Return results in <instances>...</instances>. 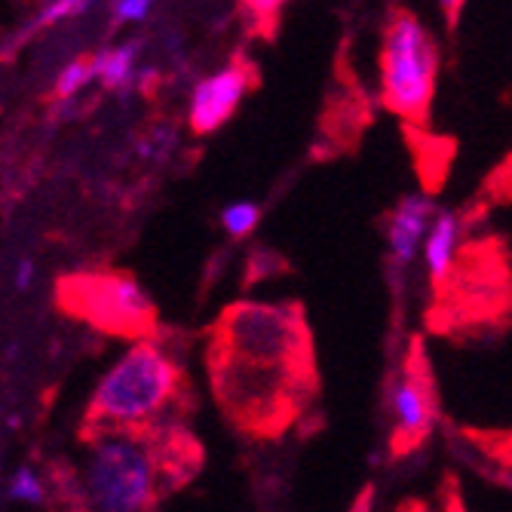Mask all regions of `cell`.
I'll return each mask as SVG.
<instances>
[{"mask_svg":"<svg viewBox=\"0 0 512 512\" xmlns=\"http://www.w3.org/2000/svg\"><path fill=\"white\" fill-rule=\"evenodd\" d=\"M212 396L246 439H283L319 396L316 341L298 301H234L206 341Z\"/></svg>","mask_w":512,"mask_h":512,"instance_id":"6da1fadb","label":"cell"},{"mask_svg":"<svg viewBox=\"0 0 512 512\" xmlns=\"http://www.w3.org/2000/svg\"><path fill=\"white\" fill-rule=\"evenodd\" d=\"M191 408V381L166 344L138 341L96 387L83 417V442L111 436H148L169 424H184Z\"/></svg>","mask_w":512,"mask_h":512,"instance_id":"7a4b0ae2","label":"cell"},{"mask_svg":"<svg viewBox=\"0 0 512 512\" xmlns=\"http://www.w3.org/2000/svg\"><path fill=\"white\" fill-rule=\"evenodd\" d=\"M512 322V258L500 237L463 243L448 273L433 283L427 329L460 341L497 335Z\"/></svg>","mask_w":512,"mask_h":512,"instance_id":"3957f363","label":"cell"},{"mask_svg":"<svg viewBox=\"0 0 512 512\" xmlns=\"http://www.w3.org/2000/svg\"><path fill=\"white\" fill-rule=\"evenodd\" d=\"M56 304L65 316L120 341H154L157 307L123 270H74L56 279Z\"/></svg>","mask_w":512,"mask_h":512,"instance_id":"277c9868","label":"cell"},{"mask_svg":"<svg viewBox=\"0 0 512 512\" xmlns=\"http://www.w3.org/2000/svg\"><path fill=\"white\" fill-rule=\"evenodd\" d=\"M80 482L89 512H154L172 494L148 436L92 442Z\"/></svg>","mask_w":512,"mask_h":512,"instance_id":"5b68a950","label":"cell"},{"mask_svg":"<svg viewBox=\"0 0 512 512\" xmlns=\"http://www.w3.org/2000/svg\"><path fill=\"white\" fill-rule=\"evenodd\" d=\"M439 74V50L427 25L408 10H396L381 46V102L408 126L430 120Z\"/></svg>","mask_w":512,"mask_h":512,"instance_id":"8992f818","label":"cell"},{"mask_svg":"<svg viewBox=\"0 0 512 512\" xmlns=\"http://www.w3.org/2000/svg\"><path fill=\"white\" fill-rule=\"evenodd\" d=\"M393 414H396V421L390 430V451L396 460H402L427 445L436 427V417H439L433 362H430L424 338H411L408 344V353L402 362V378L393 396Z\"/></svg>","mask_w":512,"mask_h":512,"instance_id":"52a82bcc","label":"cell"},{"mask_svg":"<svg viewBox=\"0 0 512 512\" xmlns=\"http://www.w3.org/2000/svg\"><path fill=\"white\" fill-rule=\"evenodd\" d=\"M249 86H252V68L243 59L230 62L224 71L197 83L194 99H191V114H188L191 129L197 135H209L218 126H224L240 108Z\"/></svg>","mask_w":512,"mask_h":512,"instance_id":"ba28073f","label":"cell"},{"mask_svg":"<svg viewBox=\"0 0 512 512\" xmlns=\"http://www.w3.org/2000/svg\"><path fill=\"white\" fill-rule=\"evenodd\" d=\"M433 221V203L427 197H405L393 212H390V227H387V240L396 264H408L421 246L427 224Z\"/></svg>","mask_w":512,"mask_h":512,"instance_id":"9c48e42d","label":"cell"},{"mask_svg":"<svg viewBox=\"0 0 512 512\" xmlns=\"http://www.w3.org/2000/svg\"><path fill=\"white\" fill-rule=\"evenodd\" d=\"M460 249V218L454 212H439L433 218L430 237H427V267H430V283L448 273L454 255Z\"/></svg>","mask_w":512,"mask_h":512,"instance_id":"30bf717a","label":"cell"},{"mask_svg":"<svg viewBox=\"0 0 512 512\" xmlns=\"http://www.w3.org/2000/svg\"><path fill=\"white\" fill-rule=\"evenodd\" d=\"M43 494H46L43 500L50 506V512H89L80 476L62 460L50 463V470H46Z\"/></svg>","mask_w":512,"mask_h":512,"instance_id":"8fae6325","label":"cell"},{"mask_svg":"<svg viewBox=\"0 0 512 512\" xmlns=\"http://www.w3.org/2000/svg\"><path fill=\"white\" fill-rule=\"evenodd\" d=\"M460 436L467 439L482 457L512 473V430H485V427H463Z\"/></svg>","mask_w":512,"mask_h":512,"instance_id":"7c38bea8","label":"cell"},{"mask_svg":"<svg viewBox=\"0 0 512 512\" xmlns=\"http://www.w3.org/2000/svg\"><path fill=\"white\" fill-rule=\"evenodd\" d=\"M132 59H135V46H120L114 53H105L96 59V74L108 89H117L129 80L132 74Z\"/></svg>","mask_w":512,"mask_h":512,"instance_id":"4fadbf2b","label":"cell"},{"mask_svg":"<svg viewBox=\"0 0 512 512\" xmlns=\"http://www.w3.org/2000/svg\"><path fill=\"white\" fill-rule=\"evenodd\" d=\"M221 221H224V230L230 237H249L255 230V224H258V206H252V203L227 206Z\"/></svg>","mask_w":512,"mask_h":512,"instance_id":"5bb4252c","label":"cell"},{"mask_svg":"<svg viewBox=\"0 0 512 512\" xmlns=\"http://www.w3.org/2000/svg\"><path fill=\"white\" fill-rule=\"evenodd\" d=\"M96 74V59H77V62H71L65 71H62V77H59V83H56V92H59V99H68V96H74V92Z\"/></svg>","mask_w":512,"mask_h":512,"instance_id":"9a60e30c","label":"cell"},{"mask_svg":"<svg viewBox=\"0 0 512 512\" xmlns=\"http://www.w3.org/2000/svg\"><path fill=\"white\" fill-rule=\"evenodd\" d=\"M10 494L19 497V500H28V503H43V482L31 473V470H19L13 476V485H10Z\"/></svg>","mask_w":512,"mask_h":512,"instance_id":"2e32d148","label":"cell"},{"mask_svg":"<svg viewBox=\"0 0 512 512\" xmlns=\"http://www.w3.org/2000/svg\"><path fill=\"white\" fill-rule=\"evenodd\" d=\"M92 0H56V4L40 16V25H50L56 19H65V16H74V13H83Z\"/></svg>","mask_w":512,"mask_h":512,"instance_id":"e0dca14e","label":"cell"},{"mask_svg":"<svg viewBox=\"0 0 512 512\" xmlns=\"http://www.w3.org/2000/svg\"><path fill=\"white\" fill-rule=\"evenodd\" d=\"M154 0H117V16L120 19H142L151 10Z\"/></svg>","mask_w":512,"mask_h":512,"instance_id":"ac0fdd59","label":"cell"},{"mask_svg":"<svg viewBox=\"0 0 512 512\" xmlns=\"http://www.w3.org/2000/svg\"><path fill=\"white\" fill-rule=\"evenodd\" d=\"M243 4L255 19H270V16H276V10L283 7L286 0H243Z\"/></svg>","mask_w":512,"mask_h":512,"instance_id":"d6986e66","label":"cell"},{"mask_svg":"<svg viewBox=\"0 0 512 512\" xmlns=\"http://www.w3.org/2000/svg\"><path fill=\"white\" fill-rule=\"evenodd\" d=\"M442 512H467V509H463V500H460V491H457V482H454V476H445Z\"/></svg>","mask_w":512,"mask_h":512,"instance_id":"ffe728a7","label":"cell"},{"mask_svg":"<svg viewBox=\"0 0 512 512\" xmlns=\"http://www.w3.org/2000/svg\"><path fill=\"white\" fill-rule=\"evenodd\" d=\"M433 4L445 13V19H448V25H454L457 22V16H460V10H463V4L467 0H433Z\"/></svg>","mask_w":512,"mask_h":512,"instance_id":"44dd1931","label":"cell"},{"mask_svg":"<svg viewBox=\"0 0 512 512\" xmlns=\"http://www.w3.org/2000/svg\"><path fill=\"white\" fill-rule=\"evenodd\" d=\"M31 283V264H22L19 270V286H28Z\"/></svg>","mask_w":512,"mask_h":512,"instance_id":"7402d4cb","label":"cell"}]
</instances>
